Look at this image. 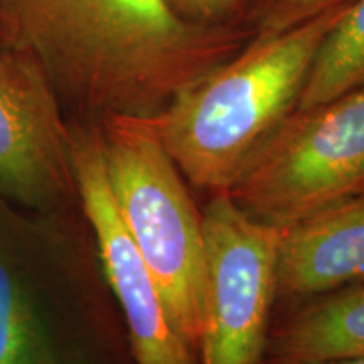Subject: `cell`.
<instances>
[{"instance_id": "cell-4", "label": "cell", "mask_w": 364, "mask_h": 364, "mask_svg": "<svg viewBox=\"0 0 364 364\" xmlns=\"http://www.w3.org/2000/svg\"><path fill=\"white\" fill-rule=\"evenodd\" d=\"M364 193V86L295 108L228 191L252 220L284 230Z\"/></svg>"}, {"instance_id": "cell-7", "label": "cell", "mask_w": 364, "mask_h": 364, "mask_svg": "<svg viewBox=\"0 0 364 364\" xmlns=\"http://www.w3.org/2000/svg\"><path fill=\"white\" fill-rule=\"evenodd\" d=\"M0 199L39 213L80 206L61 102L39 63L2 38Z\"/></svg>"}, {"instance_id": "cell-8", "label": "cell", "mask_w": 364, "mask_h": 364, "mask_svg": "<svg viewBox=\"0 0 364 364\" xmlns=\"http://www.w3.org/2000/svg\"><path fill=\"white\" fill-rule=\"evenodd\" d=\"M80 209L97 247L100 268L120 309L135 364H198V353L172 324L161 290L113 199L97 124H71Z\"/></svg>"}, {"instance_id": "cell-9", "label": "cell", "mask_w": 364, "mask_h": 364, "mask_svg": "<svg viewBox=\"0 0 364 364\" xmlns=\"http://www.w3.org/2000/svg\"><path fill=\"white\" fill-rule=\"evenodd\" d=\"M364 282V193L280 230L277 299L326 295Z\"/></svg>"}, {"instance_id": "cell-12", "label": "cell", "mask_w": 364, "mask_h": 364, "mask_svg": "<svg viewBox=\"0 0 364 364\" xmlns=\"http://www.w3.org/2000/svg\"><path fill=\"white\" fill-rule=\"evenodd\" d=\"M339 0H270L260 34H272L300 24Z\"/></svg>"}, {"instance_id": "cell-5", "label": "cell", "mask_w": 364, "mask_h": 364, "mask_svg": "<svg viewBox=\"0 0 364 364\" xmlns=\"http://www.w3.org/2000/svg\"><path fill=\"white\" fill-rule=\"evenodd\" d=\"M71 209L0 199V364H75L78 258Z\"/></svg>"}, {"instance_id": "cell-10", "label": "cell", "mask_w": 364, "mask_h": 364, "mask_svg": "<svg viewBox=\"0 0 364 364\" xmlns=\"http://www.w3.org/2000/svg\"><path fill=\"white\" fill-rule=\"evenodd\" d=\"M267 351L270 364L364 358V282L299 311L268 338Z\"/></svg>"}, {"instance_id": "cell-3", "label": "cell", "mask_w": 364, "mask_h": 364, "mask_svg": "<svg viewBox=\"0 0 364 364\" xmlns=\"http://www.w3.org/2000/svg\"><path fill=\"white\" fill-rule=\"evenodd\" d=\"M97 127L118 213L161 290L172 324L198 353L206 282L203 215L145 118L118 117Z\"/></svg>"}, {"instance_id": "cell-2", "label": "cell", "mask_w": 364, "mask_h": 364, "mask_svg": "<svg viewBox=\"0 0 364 364\" xmlns=\"http://www.w3.org/2000/svg\"><path fill=\"white\" fill-rule=\"evenodd\" d=\"M349 0L258 38L145 118L181 174L228 193L255 154L297 108L314 58Z\"/></svg>"}, {"instance_id": "cell-11", "label": "cell", "mask_w": 364, "mask_h": 364, "mask_svg": "<svg viewBox=\"0 0 364 364\" xmlns=\"http://www.w3.org/2000/svg\"><path fill=\"white\" fill-rule=\"evenodd\" d=\"M359 86H364V0H349L318 46L297 108L327 103Z\"/></svg>"}, {"instance_id": "cell-14", "label": "cell", "mask_w": 364, "mask_h": 364, "mask_svg": "<svg viewBox=\"0 0 364 364\" xmlns=\"http://www.w3.org/2000/svg\"><path fill=\"white\" fill-rule=\"evenodd\" d=\"M300 364H364V358H349V359H331V361H317V363H300Z\"/></svg>"}, {"instance_id": "cell-13", "label": "cell", "mask_w": 364, "mask_h": 364, "mask_svg": "<svg viewBox=\"0 0 364 364\" xmlns=\"http://www.w3.org/2000/svg\"><path fill=\"white\" fill-rule=\"evenodd\" d=\"M177 12H186V16H193V21H216L226 16L236 7L240 0H169Z\"/></svg>"}, {"instance_id": "cell-1", "label": "cell", "mask_w": 364, "mask_h": 364, "mask_svg": "<svg viewBox=\"0 0 364 364\" xmlns=\"http://www.w3.org/2000/svg\"><path fill=\"white\" fill-rule=\"evenodd\" d=\"M0 38L39 63L71 124L156 117L243 49L169 0H0Z\"/></svg>"}, {"instance_id": "cell-6", "label": "cell", "mask_w": 364, "mask_h": 364, "mask_svg": "<svg viewBox=\"0 0 364 364\" xmlns=\"http://www.w3.org/2000/svg\"><path fill=\"white\" fill-rule=\"evenodd\" d=\"M204 322L198 364H260L277 300L280 230L245 215L226 193L203 213Z\"/></svg>"}]
</instances>
